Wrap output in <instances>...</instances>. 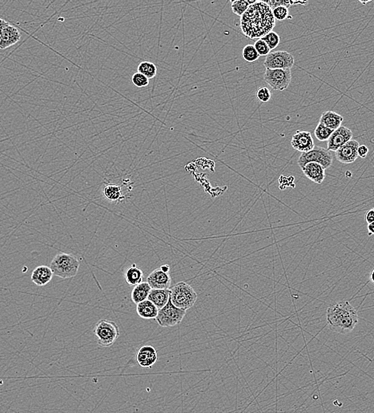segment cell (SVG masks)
Listing matches in <instances>:
<instances>
[{"label": "cell", "mask_w": 374, "mask_h": 413, "mask_svg": "<svg viewBox=\"0 0 374 413\" xmlns=\"http://www.w3.org/2000/svg\"><path fill=\"white\" fill-rule=\"evenodd\" d=\"M132 80L135 86L138 87V88H143V87L147 86L149 84V80L146 77L145 75H143V74H139V73H137V74L132 75Z\"/></svg>", "instance_id": "d6a6232c"}, {"label": "cell", "mask_w": 374, "mask_h": 413, "mask_svg": "<svg viewBox=\"0 0 374 413\" xmlns=\"http://www.w3.org/2000/svg\"><path fill=\"white\" fill-rule=\"evenodd\" d=\"M21 37L22 35L20 30L16 26L9 24L2 30L0 38V50H6L16 45L21 40Z\"/></svg>", "instance_id": "9a60e30c"}, {"label": "cell", "mask_w": 374, "mask_h": 413, "mask_svg": "<svg viewBox=\"0 0 374 413\" xmlns=\"http://www.w3.org/2000/svg\"><path fill=\"white\" fill-rule=\"evenodd\" d=\"M254 47L257 51L259 56H268L270 54L271 50L265 42L261 38L258 39L254 44Z\"/></svg>", "instance_id": "1f68e13d"}, {"label": "cell", "mask_w": 374, "mask_h": 413, "mask_svg": "<svg viewBox=\"0 0 374 413\" xmlns=\"http://www.w3.org/2000/svg\"><path fill=\"white\" fill-rule=\"evenodd\" d=\"M186 314V311L176 307L170 299L163 308L158 310L156 319L161 327H175L182 322Z\"/></svg>", "instance_id": "8992f818"}, {"label": "cell", "mask_w": 374, "mask_h": 413, "mask_svg": "<svg viewBox=\"0 0 374 413\" xmlns=\"http://www.w3.org/2000/svg\"><path fill=\"white\" fill-rule=\"evenodd\" d=\"M353 132L350 128L341 126L335 131H334L327 142V150L329 151L335 152L342 146L352 140Z\"/></svg>", "instance_id": "30bf717a"}, {"label": "cell", "mask_w": 374, "mask_h": 413, "mask_svg": "<svg viewBox=\"0 0 374 413\" xmlns=\"http://www.w3.org/2000/svg\"><path fill=\"white\" fill-rule=\"evenodd\" d=\"M256 1H245V0H236V1H232L231 7L232 11L235 15L238 16H242L245 11L248 10L250 5L255 3Z\"/></svg>", "instance_id": "d4e9b609"}, {"label": "cell", "mask_w": 374, "mask_h": 413, "mask_svg": "<svg viewBox=\"0 0 374 413\" xmlns=\"http://www.w3.org/2000/svg\"><path fill=\"white\" fill-rule=\"evenodd\" d=\"M370 281L374 284V269H373L372 272L370 273Z\"/></svg>", "instance_id": "f35d334b"}, {"label": "cell", "mask_w": 374, "mask_h": 413, "mask_svg": "<svg viewBox=\"0 0 374 413\" xmlns=\"http://www.w3.org/2000/svg\"><path fill=\"white\" fill-rule=\"evenodd\" d=\"M327 323L333 332L351 333L358 323V313L348 301L336 302L327 308Z\"/></svg>", "instance_id": "7a4b0ae2"}, {"label": "cell", "mask_w": 374, "mask_h": 413, "mask_svg": "<svg viewBox=\"0 0 374 413\" xmlns=\"http://www.w3.org/2000/svg\"><path fill=\"white\" fill-rule=\"evenodd\" d=\"M333 132L334 131H332V130L329 129L321 123H318V126L316 127L315 130V135L318 141L325 142V141H328Z\"/></svg>", "instance_id": "484cf974"}, {"label": "cell", "mask_w": 374, "mask_h": 413, "mask_svg": "<svg viewBox=\"0 0 374 413\" xmlns=\"http://www.w3.org/2000/svg\"><path fill=\"white\" fill-rule=\"evenodd\" d=\"M138 73L145 75L146 77L149 80L156 76L157 74V68L154 63L143 61L138 65Z\"/></svg>", "instance_id": "cb8c5ba5"}, {"label": "cell", "mask_w": 374, "mask_h": 413, "mask_svg": "<svg viewBox=\"0 0 374 413\" xmlns=\"http://www.w3.org/2000/svg\"><path fill=\"white\" fill-rule=\"evenodd\" d=\"M103 194L107 200L110 201H118L123 198L121 187L114 184H108L103 188Z\"/></svg>", "instance_id": "603a6c76"}, {"label": "cell", "mask_w": 374, "mask_h": 413, "mask_svg": "<svg viewBox=\"0 0 374 413\" xmlns=\"http://www.w3.org/2000/svg\"><path fill=\"white\" fill-rule=\"evenodd\" d=\"M152 288L147 282H142L137 286H135L132 292V300L136 304L144 301L148 298Z\"/></svg>", "instance_id": "7402d4cb"}, {"label": "cell", "mask_w": 374, "mask_h": 413, "mask_svg": "<svg viewBox=\"0 0 374 413\" xmlns=\"http://www.w3.org/2000/svg\"><path fill=\"white\" fill-rule=\"evenodd\" d=\"M137 312L141 318L153 319L158 316V309L153 303L146 300L137 304Z\"/></svg>", "instance_id": "ffe728a7"}, {"label": "cell", "mask_w": 374, "mask_h": 413, "mask_svg": "<svg viewBox=\"0 0 374 413\" xmlns=\"http://www.w3.org/2000/svg\"><path fill=\"white\" fill-rule=\"evenodd\" d=\"M148 300L161 309L163 308L170 300V288L169 289H152L147 298Z\"/></svg>", "instance_id": "d6986e66"}, {"label": "cell", "mask_w": 374, "mask_h": 413, "mask_svg": "<svg viewBox=\"0 0 374 413\" xmlns=\"http://www.w3.org/2000/svg\"><path fill=\"white\" fill-rule=\"evenodd\" d=\"M9 22H7V21H5L4 19H2L0 18V38H1V35H2V30L3 29L6 27V26H8Z\"/></svg>", "instance_id": "d590c367"}, {"label": "cell", "mask_w": 374, "mask_h": 413, "mask_svg": "<svg viewBox=\"0 0 374 413\" xmlns=\"http://www.w3.org/2000/svg\"><path fill=\"white\" fill-rule=\"evenodd\" d=\"M2 380H0V385H2Z\"/></svg>", "instance_id": "ab89813d"}, {"label": "cell", "mask_w": 374, "mask_h": 413, "mask_svg": "<svg viewBox=\"0 0 374 413\" xmlns=\"http://www.w3.org/2000/svg\"><path fill=\"white\" fill-rule=\"evenodd\" d=\"M276 26L273 10L264 1L250 5L240 18V29L244 36L251 39L262 38L272 32Z\"/></svg>", "instance_id": "6da1fadb"}, {"label": "cell", "mask_w": 374, "mask_h": 413, "mask_svg": "<svg viewBox=\"0 0 374 413\" xmlns=\"http://www.w3.org/2000/svg\"><path fill=\"white\" fill-rule=\"evenodd\" d=\"M160 269H162V271L166 272V273H169L170 272V266L168 265H162L160 267Z\"/></svg>", "instance_id": "74e56055"}, {"label": "cell", "mask_w": 374, "mask_h": 413, "mask_svg": "<svg viewBox=\"0 0 374 413\" xmlns=\"http://www.w3.org/2000/svg\"><path fill=\"white\" fill-rule=\"evenodd\" d=\"M264 79L274 90H285L292 80V71L291 69H266Z\"/></svg>", "instance_id": "ba28073f"}, {"label": "cell", "mask_w": 374, "mask_h": 413, "mask_svg": "<svg viewBox=\"0 0 374 413\" xmlns=\"http://www.w3.org/2000/svg\"><path fill=\"white\" fill-rule=\"evenodd\" d=\"M80 268V262L71 254H57L50 263V269L54 276L62 279H69L77 276Z\"/></svg>", "instance_id": "3957f363"}, {"label": "cell", "mask_w": 374, "mask_h": 413, "mask_svg": "<svg viewBox=\"0 0 374 413\" xmlns=\"http://www.w3.org/2000/svg\"><path fill=\"white\" fill-rule=\"evenodd\" d=\"M303 174L315 183L320 185L325 180V169L319 164L311 162L302 168Z\"/></svg>", "instance_id": "2e32d148"}, {"label": "cell", "mask_w": 374, "mask_h": 413, "mask_svg": "<svg viewBox=\"0 0 374 413\" xmlns=\"http://www.w3.org/2000/svg\"><path fill=\"white\" fill-rule=\"evenodd\" d=\"M242 56L243 58L248 62H254L260 57L253 45H247L246 46H244L243 49Z\"/></svg>", "instance_id": "4316f807"}, {"label": "cell", "mask_w": 374, "mask_h": 413, "mask_svg": "<svg viewBox=\"0 0 374 413\" xmlns=\"http://www.w3.org/2000/svg\"><path fill=\"white\" fill-rule=\"evenodd\" d=\"M368 153H369V148L365 145H360L358 149H357V154L358 157L361 158H366L367 157Z\"/></svg>", "instance_id": "836d02e7"}, {"label": "cell", "mask_w": 374, "mask_h": 413, "mask_svg": "<svg viewBox=\"0 0 374 413\" xmlns=\"http://www.w3.org/2000/svg\"><path fill=\"white\" fill-rule=\"evenodd\" d=\"M294 62V56L288 52H272L266 56L264 67L266 69H291Z\"/></svg>", "instance_id": "9c48e42d"}, {"label": "cell", "mask_w": 374, "mask_h": 413, "mask_svg": "<svg viewBox=\"0 0 374 413\" xmlns=\"http://www.w3.org/2000/svg\"><path fill=\"white\" fill-rule=\"evenodd\" d=\"M256 96L259 101L262 103L268 102L272 98V93L266 87H260L256 93Z\"/></svg>", "instance_id": "f546056e"}, {"label": "cell", "mask_w": 374, "mask_h": 413, "mask_svg": "<svg viewBox=\"0 0 374 413\" xmlns=\"http://www.w3.org/2000/svg\"><path fill=\"white\" fill-rule=\"evenodd\" d=\"M147 280L152 289H169L171 284L170 273L162 271L160 268L150 273Z\"/></svg>", "instance_id": "5bb4252c"}, {"label": "cell", "mask_w": 374, "mask_h": 413, "mask_svg": "<svg viewBox=\"0 0 374 413\" xmlns=\"http://www.w3.org/2000/svg\"><path fill=\"white\" fill-rule=\"evenodd\" d=\"M366 221L368 224L374 222V208L370 209L366 214Z\"/></svg>", "instance_id": "e575fe53"}, {"label": "cell", "mask_w": 374, "mask_h": 413, "mask_svg": "<svg viewBox=\"0 0 374 413\" xmlns=\"http://www.w3.org/2000/svg\"><path fill=\"white\" fill-rule=\"evenodd\" d=\"M93 333L99 346L109 347L119 338V328L113 321L101 319L96 324Z\"/></svg>", "instance_id": "5b68a950"}, {"label": "cell", "mask_w": 374, "mask_h": 413, "mask_svg": "<svg viewBox=\"0 0 374 413\" xmlns=\"http://www.w3.org/2000/svg\"><path fill=\"white\" fill-rule=\"evenodd\" d=\"M291 145L295 150L299 151L302 153H307L312 150L315 147L312 133L308 131H299L295 132L292 137Z\"/></svg>", "instance_id": "7c38bea8"}, {"label": "cell", "mask_w": 374, "mask_h": 413, "mask_svg": "<svg viewBox=\"0 0 374 413\" xmlns=\"http://www.w3.org/2000/svg\"><path fill=\"white\" fill-rule=\"evenodd\" d=\"M343 122V117L336 112H326L321 115L319 123L327 127L329 129L335 131L339 128Z\"/></svg>", "instance_id": "ac0fdd59"}, {"label": "cell", "mask_w": 374, "mask_h": 413, "mask_svg": "<svg viewBox=\"0 0 374 413\" xmlns=\"http://www.w3.org/2000/svg\"><path fill=\"white\" fill-rule=\"evenodd\" d=\"M264 2H266L267 4L271 7V9L273 10V9L276 8L277 7H285L288 9V7H290L291 6H294V5L300 4L304 5L307 4V2H301V1H276V0H270V1H264Z\"/></svg>", "instance_id": "f1b7e54d"}, {"label": "cell", "mask_w": 374, "mask_h": 413, "mask_svg": "<svg viewBox=\"0 0 374 413\" xmlns=\"http://www.w3.org/2000/svg\"><path fill=\"white\" fill-rule=\"evenodd\" d=\"M53 273L50 267L40 265L34 269L31 274V281L37 286H45L52 280Z\"/></svg>", "instance_id": "e0dca14e"}, {"label": "cell", "mask_w": 374, "mask_h": 413, "mask_svg": "<svg viewBox=\"0 0 374 413\" xmlns=\"http://www.w3.org/2000/svg\"><path fill=\"white\" fill-rule=\"evenodd\" d=\"M367 230L368 234H369L370 236L374 235V222H373L371 224H368Z\"/></svg>", "instance_id": "8d00e7d4"}, {"label": "cell", "mask_w": 374, "mask_h": 413, "mask_svg": "<svg viewBox=\"0 0 374 413\" xmlns=\"http://www.w3.org/2000/svg\"><path fill=\"white\" fill-rule=\"evenodd\" d=\"M358 142L356 140L349 141L341 148L335 151V157L338 162L343 164H351L354 162L358 157L357 149Z\"/></svg>", "instance_id": "8fae6325"}, {"label": "cell", "mask_w": 374, "mask_h": 413, "mask_svg": "<svg viewBox=\"0 0 374 413\" xmlns=\"http://www.w3.org/2000/svg\"><path fill=\"white\" fill-rule=\"evenodd\" d=\"M273 14L275 19L278 21H283L287 19L288 18L292 19V17L288 15L289 14L288 9L285 7H277L273 9Z\"/></svg>", "instance_id": "4dcf8cb0"}, {"label": "cell", "mask_w": 374, "mask_h": 413, "mask_svg": "<svg viewBox=\"0 0 374 413\" xmlns=\"http://www.w3.org/2000/svg\"><path fill=\"white\" fill-rule=\"evenodd\" d=\"M124 278L129 285L137 286L143 282V273L136 264H133L126 270Z\"/></svg>", "instance_id": "44dd1931"}, {"label": "cell", "mask_w": 374, "mask_h": 413, "mask_svg": "<svg viewBox=\"0 0 374 413\" xmlns=\"http://www.w3.org/2000/svg\"><path fill=\"white\" fill-rule=\"evenodd\" d=\"M311 162L319 164L326 169L332 166L333 155L328 150L322 147H315L312 150L302 153L298 160V165L301 169Z\"/></svg>", "instance_id": "52a82bcc"}, {"label": "cell", "mask_w": 374, "mask_h": 413, "mask_svg": "<svg viewBox=\"0 0 374 413\" xmlns=\"http://www.w3.org/2000/svg\"><path fill=\"white\" fill-rule=\"evenodd\" d=\"M170 299L176 307L187 311L197 301V294L191 284L180 282L170 288Z\"/></svg>", "instance_id": "277c9868"}, {"label": "cell", "mask_w": 374, "mask_h": 413, "mask_svg": "<svg viewBox=\"0 0 374 413\" xmlns=\"http://www.w3.org/2000/svg\"><path fill=\"white\" fill-rule=\"evenodd\" d=\"M137 363L143 368H152L157 362L158 354L156 349L150 345H144L138 349L137 356Z\"/></svg>", "instance_id": "4fadbf2b"}, {"label": "cell", "mask_w": 374, "mask_h": 413, "mask_svg": "<svg viewBox=\"0 0 374 413\" xmlns=\"http://www.w3.org/2000/svg\"><path fill=\"white\" fill-rule=\"evenodd\" d=\"M262 40L268 45V47L271 50H274L279 45L280 42V37L277 33L272 31L268 33V35H265L262 38Z\"/></svg>", "instance_id": "83f0119b"}]
</instances>
